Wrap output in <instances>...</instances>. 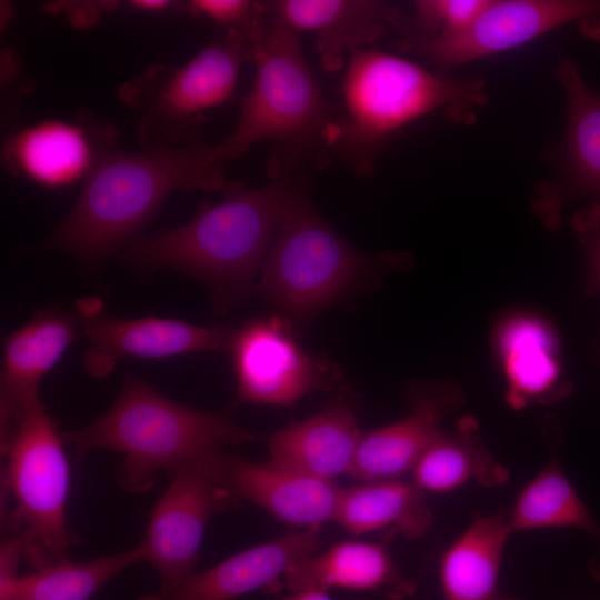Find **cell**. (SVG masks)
<instances>
[{
  "label": "cell",
  "mask_w": 600,
  "mask_h": 600,
  "mask_svg": "<svg viewBox=\"0 0 600 600\" xmlns=\"http://www.w3.org/2000/svg\"><path fill=\"white\" fill-rule=\"evenodd\" d=\"M78 327L76 316L51 308L38 310L27 323L2 338L1 432L27 404L40 399L41 379L77 339Z\"/></svg>",
  "instance_id": "obj_19"
},
{
  "label": "cell",
  "mask_w": 600,
  "mask_h": 600,
  "mask_svg": "<svg viewBox=\"0 0 600 600\" xmlns=\"http://www.w3.org/2000/svg\"><path fill=\"white\" fill-rule=\"evenodd\" d=\"M511 533L542 528H577L597 533V524L554 454L521 490L509 516Z\"/></svg>",
  "instance_id": "obj_27"
},
{
  "label": "cell",
  "mask_w": 600,
  "mask_h": 600,
  "mask_svg": "<svg viewBox=\"0 0 600 600\" xmlns=\"http://www.w3.org/2000/svg\"><path fill=\"white\" fill-rule=\"evenodd\" d=\"M553 76L566 97L567 130L559 150L558 180L544 192L559 207L562 196L600 198V94L568 58L559 57Z\"/></svg>",
  "instance_id": "obj_20"
},
{
  "label": "cell",
  "mask_w": 600,
  "mask_h": 600,
  "mask_svg": "<svg viewBox=\"0 0 600 600\" xmlns=\"http://www.w3.org/2000/svg\"><path fill=\"white\" fill-rule=\"evenodd\" d=\"M74 306L89 342L83 367L93 378L107 377L127 357L164 359L199 351L228 352L233 330L231 326H200L171 318L123 319L111 314L98 297L79 299Z\"/></svg>",
  "instance_id": "obj_11"
},
{
  "label": "cell",
  "mask_w": 600,
  "mask_h": 600,
  "mask_svg": "<svg viewBox=\"0 0 600 600\" xmlns=\"http://www.w3.org/2000/svg\"><path fill=\"white\" fill-rule=\"evenodd\" d=\"M190 13L204 17L226 30H236L258 40L268 21V6L250 0H193L187 4Z\"/></svg>",
  "instance_id": "obj_29"
},
{
  "label": "cell",
  "mask_w": 600,
  "mask_h": 600,
  "mask_svg": "<svg viewBox=\"0 0 600 600\" xmlns=\"http://www.w3.org/2000/svg\"><path fill=\"white\" fill-rule=\"evenodd\" d=\"M490 0H421L414 2L417 39L449 38L467 30L487 8Z\"/></svg>",
  "instance_id": "obj_28"
},
{
  "label": "cell",
  "mask_w": 600,
  "mask_h": 600,
  "mask_svg": "<svg viewBox=\"0 0 600 600\" xmlns=\"http://www.w3.org/2000/svg\"><path fill=\"white\" fill-rule=\"evenodd\" d=\"M572 227L586 250L588 290L600 291V203L578 211Z\"/></svg>",
  "instance_id": "obj_30"
},
{
  "label": "cell",
  "mask_w": 600,
  "mask_h": 600,
  "mask_svg": "<svg viewBox=\"0 0 600 600\" xmlns=\"http://www.w3.org/2000/svg\"><path fill=\"white\" fill-rule=\"evenodd\" d=\"M321 526L302 529L240 551L214 567L194 572L176 588L138 600H231L257 590L277 592L288 569L314 554Z\"/></svg>",
  "instance_id": "obj_17"
},
{
  "label": "cell",
  "mask_w": 600,
  "mask_h": 600,
  "mask_svg": "<svg viewBox=\"0 0 600 600\" xmlns=\"http://www.w3.org/2000/svg\"><path fill=\"white\" fill-rule=\"evenodd\" d=\"M333 520L354 536L381 532L418 539L431 528L433 513L424 492L400 479L341 489Z\"/></svg>",
  "instance_id": "obj_23"
},
{
  "label": "cell",
  "mask_w": 600,
  "mask_h": 600,
  "mask_svg": "<svg viewBox=\"0 0 600 600\" xmlns=\"http://www.w3.org/2000/svg\"><path fill=\"white\" fill-rule=\"evenodd\" d=\"M254 42L247 33L226 30L184 64L157 63L122 82L117 97L138 114L140 148L200 138L204 112L234 98Z\"/></svg>",
  "instance_id": "obj_8"
},
{
  "label": "cell",
  "mask_w": 600,
  "mask_h": 600,
  "mask_svg": "<svg viewBox=\"0 0 600 600\" xmlns=\"http://www.w3.org/2000/svg\"><path fill=\"white\" fill-rule=\"evenodd\" d=\"M130 6L136 8V9H140L142 11H150V12H160V11H163L166 9H168L169 7L172 6V2L171 1H163V0H160V1H147V0H139V1H131L130 2Z\"/></svg>",
  "instance_id": "obj_32"
},
{
  "label": "cell",
  "mask_w": 600,
  "mask_h": 600,
  "mask_svg": "<svg viewBox=\"0 0 600 600\" xmlns=\"http://www.w3.org/2000/svg\"><path fill=\"white\" fill-rule=\"evenodd\" d=\"M114 142L111 124L82 112L72 120H46L20 130L6 146L4 159L13 172L60 188L86 179Z\"/></svg>",
  "instance_id": "obj_13"
},
{
  "label": "cell",
  "mask_w": 600,
  "mask_h": 600,
  "mask_svg": "<svg viewBox=\"0 0 600 600\" xmlns=\"http://www.w3.org/2000/svg\"><path fill=\"white\" fill-rule=\"evenodd\" d=\"M61 434L79 454L94 449L122 453L117 482L131 493L151 489L163 471L174 473L196 458L257 438L226 411L181 404L133 376L101 417Z\"/></svg>",
  "instance_id": "obj_4"
},
{
  "label": "cell",
  "mask_w": 600,
  "mask_h": 600,
  "mask_svg": "<svg viewBox=\"0 0 600 600\" xmlns=\"http://www.w3.org/2000/svg\"><path fill=\"white\" fill-rule=\"evenodd\" d=\"M487 99L480 79L446 78L392 53L359 49L349 53L343 112L330 123L326 143L357 172L369 173L381 147L399 129L440 109L452 122L470 123L473 110Z\"/></svg>",
  "instance_id": "obj_3"
},
{
  "label": "cell",
  "mask_w": 600,
  "mask_h": 600,
  "mask_svg": "<svg viewBox=\"0 0 600 600\" xmlns=\"http://www.w3.org/2000/svg\"><path fill=\"white\" fill-rule=\"evenodd\" d=\"M291 187L283 177L253 188L226 182L219 202H204L182 226L137 237L118 258L142 272L188 274L207 289L212 313L224 316L257 292Z\"/></svg>",
  "instance_id": "obj_2"
},
{
  "label": "cell",
  "mask_w": 600,
  "mask_h": 600,
  "mask_svg": "<svg viewBox=\"0 0 600 600\" xmlns=\"http://www.w3.org/2000/svg\"><path fill=\"white\" fill-rule=\"evenodd\" d=\"M270 19V18H269ZM252 88L241 102L231 133L211 146V162L226 170L254 143L270 140L284 158L297 159L324 142L331 111L302 52L298 32L272 18L254 42Z\"/></svg>",
  "instance_id": "obj_6"
},
{
  "label": "cell",
  "mask_w": 600,
  "mask_h": 600,
  "mask_svg": "<svg viewBox=\"0 0 600 600\" xmlns=\"http://www.w3.org/2000/svg\"><path fill=\"white\" fill-rule=\"evenodd\" d=\"M212 462L237 503L250 501L279 521L302 529L334 519L342 489L334 480L308 476L270 461L252 462L222 449L212 453Z\"/></svg>",
  "instance_id": "obj_14"
},
{
  "label": "cell",
  "mask_w": 600,
  "mask_h": 600,
  "mask_svg": "<svg viewBox=\"0 0 600 600\" xmlns=\"http://www.w3.org/2000/svg\"><path fill=\"white\" fill-rule=\"evenodd\" d=\"M213 452L187 462L172 473L151 513L140 547L143 562L159 578L160 592L176 588L196 572L211 517L237 504L216 472Z\"/></svg>",
  "instance_id": "obj_10"
},
{
  "label": "cell",
  "mask_w": 600,
  "mask_h": 600,
  "mask_svg": "<svg viewBox=\"0 0 600 600\" xmlns=\"http://www.w3.org/2000/svg\"><path fill=\"white\" fill-rule=\"evenodd\" d=\"M399 257L357 251L319 213L307 189L292 183L257 292L300 331L326 309L369 292L402 263Z\"/></svg>",
  "instance_id": "obj_5"
},
{
  "label": "cell",
  "mask_w": 600,
  "mask_h": 600,
  "mask_svg": "<svg viewBox=\"0 0 600 600\" xmlns=\"http://www.w3.org/2000/svg\"><path fill=\"white\" fill-rule=\"evenodd\" d=\"M278 314L233 327L228 352L237 381L233 406L291 407L312 391H334L342 374L326 356L308 353Z\"/></svg>",
  "instance_id": "obj_9"
},
{
  "label": "cell",
  "mask_w": 600,
  "mask_h": 600,
  "mask_svg": "<svg viewBox=\"0 0 600 600\" xmlns=\"http://www.w3.org/2000/svg\"><path fill=\"white\" fill-rule=\"evenodd\" d=\"M63 442L40 399L1 432L4 522L34 570L69 560L77 542L66 521L70 472Z\"/></svg>",
  "instance_id": "obj_7"
},
{
  "label": "cell",
  "mask_w": 600,
  "mask_h": 600,
  "mask_svg": "<svg viewBox=\"0 0 600 600\" xmlns=\"http://www.w3.org/2000/svg\"><path fill=\"white\" fill-rule=\"evenodd\" d=\"M410 474V481L424 493H447L469 481L484 488L500 487L510 472L482 443L477 421L464 417L453 431L436 437Z\"/></svg>",
  "instance_id": "obj_24"
},
{
  "label": "cell",
  "mask_w": 600,
  "mask_h": 600,
  "mask_svg": "<svg viewBox=\"0 0 600 600\" xmlns=\"http://www.w3.org/2000/svg\"><path fill=\"white\" fill-rule=\"evenodd\" d=\"M500 348L509 383L507 399L514 408L529 401L552 402L567 396L561 382L552 334L539 320H510L500 333Z\"/></svg>",
  "instance_id": "obj_25"
},
{
  "label": "cell",
  "mask_w": 600,
  "mask_h": 600,
  "mask_svg": "<svg viewBox=\"0 0 600 600\" xmlns=\"http://www.w3.org/2000/svg\"><path fill=\"white\" fill-rule=\"evenodd\" d=\"M410 413L363 432L349 472L361 482L400 480L442 431L443 419L461 406L460 389L450 383L416 382L408 389Z\"/></svg>",
  "instance_id": "obj_15"
},
{
  "label": "cell",
  "mask_w": 600,
  "mask_h": 600,
  "mask_svg": "<svg viewBox=\"0 0 600 600\" xmlns=\"http://www.w3.org/2000/svg\"><path fill=\"white\" fill-rule=\"evenodd\" d=\"M569 23L583 37L600 42V0H490L463 32L420 46L440 69L449 70Z\"/></svg>",
  "instance_id": "obj_12"
},
{
  "label": "cell",
  "mask_w": 600,
  "mask_h": 600,
  "mask_svg": "<svg viewBox=\"0 0 600 600\" xmlns=\"http://www.w3.org/2000/svg\"><path fill=\"white\" fill-rule=\"evenodd\" d=\"M143 558L139 544L83 562L69 559L28 574L0 579V600H89L118 573L143 562Z\"/></svg>",
  "instance_id": "obj_26"
},
{
  "label": "cell",
  "mask_w": 600,
  "mask_h": 600,
  "mask_svg": "<svg viewBox=\"0 0 600 600\" xmlns=\"http://www.w3.org/2000/svg\"><path fill=\"white\" fill-rule=\"evenodd\" d=\"M511 534L508 514L477 516L441 556L443 600H518L499 590L503 550Z\"/></svg>",
  "instance_id": "obj_22"
},
{
  "label": "cell",
  "mask_w": 600,
  "mask_h": 600,
  "mask_svg": "<svg viewBox=\"0 0 600 600\" xmlns=\"http://www.w3.org/2000/svg\"><path fill=\"white\" fill-rule=\"evenodd\" d=\"M281 600H332L328 592L319 590H304L298 592H289Z\"/></svg>",
  "instance_id": "obj_31"
},
{
  "label": "cell",
  "mask_w": 600,
  "mask_h": 600,
  "mask_svg": "<svg viewBox=\"0 0 600 600\" xmlns=\"http://www.w3.org/2000/svg\"><path fill=\"white\" fill-rule=\"evenodd\" d=\"M289 592L330 589L381 591L390 600L416 592V582L406 578L387 548L366 541H342L324 552L294 562L287 571Z\"/></svg>",
  "instance_id": "obj_21"
},
{
  "label": "cell",
  "mask_w": 600,
  "mask_h": 600,
  "mask_svg": "<svg viewBox=\"0 0 600 600\" xmlns=\"http://www.w3.org/2000/svg\"><path fill=\"white\" fill-rule=\"evenodd\" d=\"M270 18L296 32L316 36L321 63L333 71L342 67L344 53L363 49L379 39L388 27L409 34L416 26L393 6L372 0H280L267 2Z\"/></svg>",
  "instance_id": "obj_16"
},
{
  "label": "cell",
  "mask_w": 600,
  "mask_h": 600,
  "mask_svg": "<svg viewBox=\"0 0 600 600\" xmlns=\"http://www.w3.org/2000/svg\"><path fill=\"white\" fill-rule=\"evenodd\" d=\"M362 434L352 396L341 391L317 413L272 434L268 440L269 461L333 480L350 472Z\"/></svg>",
  "instance_id": "obj_18"
},
{
  "label": "cell",
  "mask_w": 600,
  "mask_h": 600,
  "mask_svg": "<svg viewBox=\"0 0 600 600\" xmlns=\"http://www.w3.org/2000/svg\"><path fill=\"white\" fill-rule=\"evenodd\" d=\"M202 137L183 144L107 151L84 179L73 207L41 247L67 253L94 271L141 236L177 190L212 192L226 184Z\"/></svg>",
  "instance_id": "obj_1"
}]
</instances>
